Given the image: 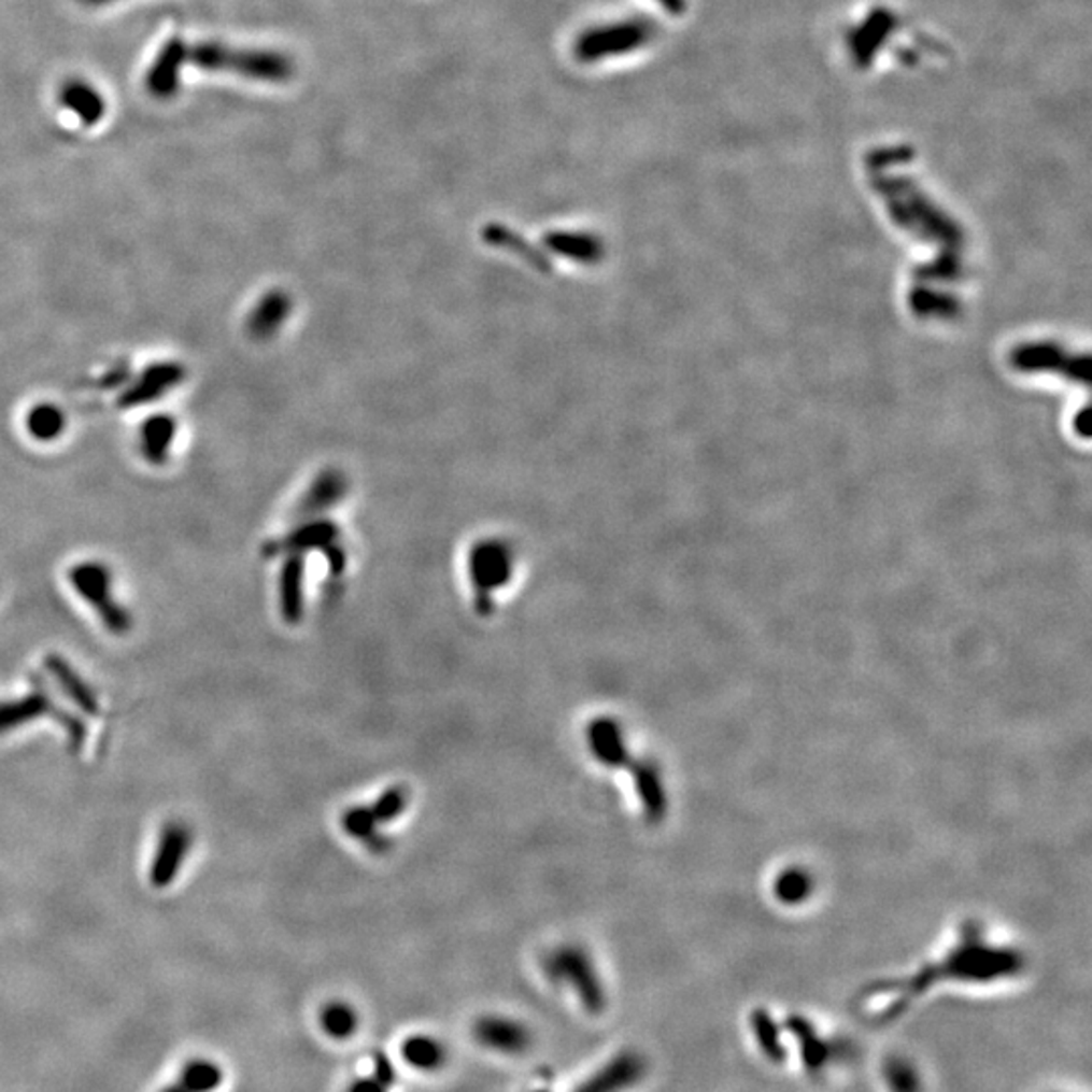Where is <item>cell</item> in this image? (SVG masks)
<instances>
[{
  "label": "cell",
  "instance_id": "obj_4",
  "mask_svg": "<svg viewBox=\"0 0 1092 1092\" xmlns=\"http://www.w3.org/2000/svg\"><path fill=\"white\" fill-rule=\"evenodd\" d=\"M544 974L558 985H569L583 1008L601 1013L607 1006L606 988L595 961L579 945H561L542 961Z\"/></svg>",
  "mask_w": 1092,
  "mask_h": 1092
},
{
  "label": "cell",
  "instance_id": "obj_20",
  "mask_svg": "<svg viewBox=\"0 0 1092 1092\" xmlns=\"http://www.w3.org/2000/svg\"><path fill=\"white\" fill-rule=\"evenodd\" d=\"M59 101L87 126L98 124L105 114V101L100 91L84 80H69L59 91Z\"/></svg>",
  "mask_w": 1092,
  "mask_h": 1092
},
{
  "label": "cell",
  "instance_id": "obj_21",
  "mask_svg": "<svg viewBox=\"0 0 1092 1092\" xmlns=\"http://www.w3.org/2000/svg\"><path fill=\"white\" fill-rule=\"evenodd\" d=\"M223 1084V1068L209 1059L190 1060L162 1092H215Z\"/></svg>",
  "mask_w": 1092,
  "mask_h": 1092
},
{
  "label": "cell",
  "instance_id": "obj_18",
  "mask_svg": "<svg viewBox=\"0 0 1092 1092\" xmlns=\"http://www.w3.org/2000/svg\"><path fill=\"white\" fill-rule=\"evenodd\" d=\"M280 611L282 620L289 625H298L303 618V558L300 555L287 556L280 572Z\"/></svg>",
  "mask_w": 1092,
  "mask_h": 1092
},
{
  "label": "cell",
  "instance_id": "obj_3",
  "mask_svg": "<svg viewBox=\"0 0 1092 1092\" xmlns=\"http://www.w3.org/2000/svg\"><path fill=\"white\" fill-rule=\"evenodd\" d=\"M69 585L84 599L87 606L94 607L103 627L114 636L130 634L134 620L132 613L116 601L114 595V577L108 565L100 561H84L73 565L68 572Z\"/></svg>",
  "mask_w": 1092,
  "mask_h": 1092
},
{
  "label": "cell",
  "instance_id": "obj_33",
  "mask_svg": "<svg viewBox=\"0 0 1092 1092\" xmlns=\"http://www.w3.org/2000/svg\"><path fill=\"white\" fill-rule=\"evenodd\" d=\"M538 1092H547V1091H538Z\"/></svg>",
  "mask_w": 1092,
  "mask_h": 1092
},
{
  "label": "cell",
  "instance_id": "obj_6",
  "mask_svg": "<svg viewBox=\"0 0 1092 1092\" xmlns=\"http://www.w3.org/2000/svg\"><path fill=\"white\" fill-rule=\"evenodd\" d=\"M512 553L500 542H482L470 555V579L480 613L494 609V593L508 585L512 577Z\"/></svg>",
  "mask_w": 1092,
  "mask_h": 1092
},
{
  "label": "cell",
  "instance_id": "obj_25",
  "mask_svg": "<svg viewBox=\"0 0 1092 1092\" xmlns=\"http://www.w3.org/2000/svg\"><path fill=\"white\" fill-rule=\"evenodd\" d=\"M409 799H411L409 791L405 790L403 785H393V788L383 791L369 807L374 820L385 827L403 816L405 809L409 806Z\"/></svg>",
  "mask_w": 1092,
  "mask_h": 1092
},
{
  "label": "cell",
  "instance_id": "obj_31",
  "mask_svg": "<svg viewBox=\"0 0 1092 1092\" xmlns=\"http://www.w3.org/2000/svg\"><path fill=\"white\" fill-rule=\"evenodd\" d=\"M349 1092H388V1089L383 1082H379L374 1076H370V1078L354 1080Z\"/></svg>",
  "mask_w": 1092,
  "mask_h": 1092
},
{
  "label": "cell",
  "instance_id": "obj_13",
  "mask_svg": "<svg viewBox=\"0 0 1092 1092\" xmlns=\"http://www.w3.org/2000/svg\"><path fill=\"white\" fill-rule=\"evenodd\" d=\"M183 68H185V41L174 37L162 45L146 75V87L152 96L158 100L172 98L181 85Z\"/></svg>",
  "mask_w": 1092,
  "mask_h": 1092
},
{
  "label": "cell",
  "instance_id": "obj_10",
  "mask_svg": "<svg viewBox=\"0 0 1092 1092\" xmlns=\"http://www.w3.org/2000/svg\"><path fill=\"white\" fill-rule=\"evenodd\" d=\"M585 740L593 758L607 769H627L634 761L622 724L611 717H597L585 728Z\"/></svg>",
  "mask_w": 1092,
  "mask_h": 1092
},
{
  "label": "cell",
  "instance_id": "obj_1",
  "mask_svg": "<svg viewBox=\"0 0 1092 1092\" xmlns=\"http://www.w3.org/2000/svg\"><path fill=\"white\" fill-rule=\"evenodd\" d=\"M227 71L243 77L282 84L294 75V61L275 51L236 49L223 43H185V66Z\"/></svg>",
  "mask_w": 1092,
  "mask_h": 1092
},
{
  "label": "cell",
  "instance_id": "obj_16",
  "mask_svg": "<svg viewBox=\"0 0 1092 1092\" xmlns=\"http://www.w3.org/2000/svg\"><path fill=\"white\" fill-rule=\"evenodd\" d=\"M179 423L169 413H156L138 431V450L151 466H165L170 459Z\"/></svg>",
  "mask_w": 1092,
  "mask_h": 1092
},
{
  "label": "cell",
  "instance_id": "obj_26",
  "mask_svg": "<svg viewBox=\"0 0 1092 1092\" xmlns=\"http://www.w3.org/2000/svg\"><path fill=\"white\" fill-rule=\"evenodd\" d=\"M809 891V884H807V878L804 874L799 873H788L777 884V894L781 896V900L785 903H795L799 898L806 896Z\"/></svg>",
  "mask_w": 1092,
  "mask_h": 1092
},
{
  "label": "cell",
  "instance_id": "obj_9",
  "mask_svg": "<svg viewBox=\"0 0 1092 1092\" xmlns=\"http://www.w3.org/2000/svg\"><path fill=\"white\" fill-rule=\"evenodd\" d=\"M650 37V29L641 20L622 23L613 27H601L585 31L575 43V55L579 61L591 63L604 57L618 55L623 51H629L636 45H641Z\"/></svg>",
  "mask_w": 1092,
  "mask_h": 1092
},
{
  "label": "cell",
  "instance_id": "obj_12",
  "mask_svg": "<svg viewBox=\"0 0 1092 1092\" xmlns=\"http://www.w3.org/2000/svg\"><path fill=\"white\" fill-rule=\"evenodd\" d=\"M473 1036L482 1046L505 1052V1054H521L524 1050H528L533 1044L530 1030L521 1022H516L512 1018H505V1016L480 1018L473 1025Z\"/></svg>",
  "mask_w": 1092,
  "mask_h": 1092
},
{
  "label": "cell",
  "instance_id": "obj_29",
  "mask_svg": "<svg viewBox=\"0 0 1092 1092\" xmlns=\"http://www.w3.org/2000/svg\"><path fill=\"white\" fill-rule=\"evenodd\" d=\"M372 1076L379 1082H383L387 1089H391L397 1082V1070H395L393 1062L385 1054H381V1052L374 1054V1073H372Z\"/></svg>",
  "mask_w": 1092,
  "mask_h": 1092
},
{
  "label": "cell",
  "instance_id": "obj_7",
  "mask_svg": "<svg viewBox=\"0 0 1092 1092\" xmlns=\"http://www.w3.org/2000/svg\"><path fill=\"white\" fill-rule=\"evenodd\" d=\"M193 843L195 832L183 820H170L165 824L148 873L154 889L162 891L176 880V876L185 866L186 857L193 850Z\"/></svg>",
  "mask_w": 1092,
  "mask_h": 1092
},
{
  "label": "cell",
  "instance_id": "obj_22",
  "mask_svg": "<svg viewBox=\"0 0 1092 1092\" xmlns=\"http://www.w3.org/2000/svg\"><path fill=\"white\" fill-rule=\"evenodd\" d=\"M27 431L29 436L33 437L34 441H41V443H51L55 439L63 436L66 427H68V415L66 411L55 403H37L33 409L27 413Z\"/></svg>",
  "mask_w": 1092,
  "mask_h": 1092
},
{
  "label": "cell",
  "instance_id": "obj_17",
  "mask_svg": "<svg viewBox=\"0 0 1092 1092\" xmlns=\"http://www.w3.org/2000/svg\"><path fill=\"white\" fill-rule=\"evenodd\" d=\"M340 825L346 836L363 843L367 850L374 854H385L393 841L383 832V825L379 824L372 816L369 806H353L344 809Z\"/></svg>",
  "mask_w": 1092,
  "mask_h": 1092
},
{
  "label": "cell",
  "instance_id": "obj_24",
  "mask_svg": "<svg viewBox=\"0 0 1092 1092\" xmlns=\"http://www.w3.org/2000/svg\"><path fill=\"white\" fill-rule=\"evenodd\" d=\"M320 1022L324 1032L330 1036V1038H337V1040H344V1038H351L356 1027H358V1016L354 1011L351 1004H344V1002H332L328 1004L326 1008L322 1009V1016H320Z\"/></svg>",
  "mask_w": 1092,
  "mask_h": 1092
},
{
  "label": "cell",
  "instance_id": "obj_32",
  "mask_svg": "<svg viewBox=\"0 0 1092 1092\" xmlns=\"http://www.w3.org/2000/svg\"><path fill=\"white\" fill-rule=\"evenodd\" d=\"M85 4H91V6H100V4H108V2H114V0H82Z\"/></svg>",
  "mask_w": 1092,
  "mask_h": 1092
},
{
  "label": "cell",
  "instance_id": "obj_11",
  "mask_svg": "<svg viewBox=\"0 0 1092 1092\" xmlns=\"http://www.w3.org/2000/svg\"><path fill=\"white\" fill-rule=\"evenodd\" d=\"M648 1064L638 1052L625 1050L609 1060L604 1068L585 1080L575 1092H623L638 1084L646 1076Z\"/></svg>",
  "mask_w": 1092,
  "mask_h": 1092
},
{
  "label": "cell",
  "instance_id": "obj_28",
  "mask_svg": "<svg viewBox=\"0 0 1092 1092\" xmlns=\"http://www.w3.org/2000/svg\"><path fill=\"white\" fill-rule=\"evenodd\" d=\"M553 239L556 241V243H553L556 250L569 252L571 255L595 257V252H597V243H593V239H588V237L555 236Z\"/></svg>",
  "mask_w": 1092,
  "mask_h": 1092
},
{
  "label": "cell",
  "instance_id": "obj_5",
  "mask_svg": "<svg viewBox=\"0 0 1092 1092\" xmlns=\"http://www.w3.org/2000/svg\"><path fill=\"white\" fill-rule=\"evenodd\" d=\"M1009 363L1022 372H1056L1060 377L1089 385L1091 358L1089 354H1075L1054 342H1025L1009 354Z\"/></svg>",
  "mask_w": 1092,
  "mask_h": 1092
},
{
  "label": "cell",
  "instance_id": "obj_8",
  "mask_svg": "<svg viewBox=\"0 0 1092 1092\" xmlns=\"http://www.w3.org/2000/svg\"><path fill=\"white\" fill-rule=\"evenodd\" d=\"M185 379L186 369L176 360L152 363L146 369H142L132 383H128L124 387L118 405L122 409H134V407L160 401L162 397L169 395L170 391L183 385Z\"/></svg>",
  "mask_w": 1092,
  "mask_h": 1092
},
{
  "label": "cell",
  "instance_id": "obj_27",
  "mask_svg": "<svg viewBox=\"0 0 1092 1092\" xmlns=\"http://www.w3.org/2000/svg\"><path fill=\"white\" fill-rule=\"evenodd\" d=\"M756 1034H758V1043L763 1046V1050L769 1054V1056H781V1048H779V1032L775 1027L771 1018L767 1016H756Z\"/></svg>",
  "mask_w": 1092,
  "mask_h": 1092
},
{
  "label": "cell",
  "instance_id": "obj_15",
  "mask_svg": "<svg viewBox=\"0 0 1092 1092\" xmlns=\"http://www.w3.org/2000/svg\"><path fill=\"white\" fill-rule=\"evenodd\" d=\"M45 668H47L51 678L55 680V684L84 714H89V717L100 714V700H98L96 690L85 682L82 673L77 672L63 655H47Z\"/></svg>",
  "mask_w": 1092,
  "mask_h": 1092
},
{
  "label": "cell",
  "instance_id": "obj_2",
  "mask_svg": "<svg viewBox=\"0 0 1092 1092\" xmlns=\"http://www.w3.org/2000/svg\"><path fill=\"white\" fill-rule=\"evenodd\" d=\"M45 717L61 724L71 751L77 753L84 747L85 737H87L84 721L77 714L57 705L51 698L45 680L34 673L31 676V692L27 696H20L15 700H0V735L13 733L20 726L34 723Z\"/></svg>",
  "mask_w": 1092,
  "mask_h": 1092
},
{
  "label": "cell",
  "instance_id": "obj_30",
  "mask_svg": "<svg viewBox=\"0 0 1092 1092\" xmlns=\"http://www.w3.org/2000/svg\"><path fill=\"white\" fill-rule=\"evenodd\" d=\"M128 379H130V370H128V365H126V363H122V365H118L116 369H112L110 372H105V374L101 377L100 387H124V385L128 383Z\"/></svg>",
  "mask_w": 1092,
  "mask_h": 1092
},
{
  "label": "cell",
  "instance_id": "obj_23",
  "mask_svg": "<svg viewBox=\"0 0 1092 1092\" xmlns=\"http://www.w3.org/2000/svg\"><path fill=\"white\" fill-rule=\"evenodd\" d=\"M403 1056L420 1070H437L445 1062V1048L431 1036H413L403 1044Z\"/></svg>",
  "mask_w": 1092,
  "mask_h": 1092
},
{
  "label": "cell",
  "instance_id": "obj_14",
  "mask_svg": "<svg viewBox=\"0 0 1092 1092\" xmlns=\"http://www.w3.org/2000/svg\"><path fill=\"white\" fill-rule=\"evenodd\" d=\"M627 769L634 775V785L638 791L643 816L650 822L657 824L660 820H664V816L668 811V797H666V788L662 781L660 767L650 758H634Z\"/></svg>",
  "mask_w": 1092,
  "mask_h": 1092
},
{
  "label": "cell",
  "instance_id": "obj_19",
  "mask_svg": "<svg viewBox=\"0 0 1092 1092\" xmlns=\"http://www.w3.org/2000/svg\"><path fill=\"white\" fill-rule=\"evenodd\" d=\"M292 310V303L284 292H269L259 302L255 303L250 318H247V330L253 338L266 340L273 337L282 324L286 322L287 314Z\"/></svg>",
  "mask_w": 1092,
  "mask_h": 1092
}]
</instances>
